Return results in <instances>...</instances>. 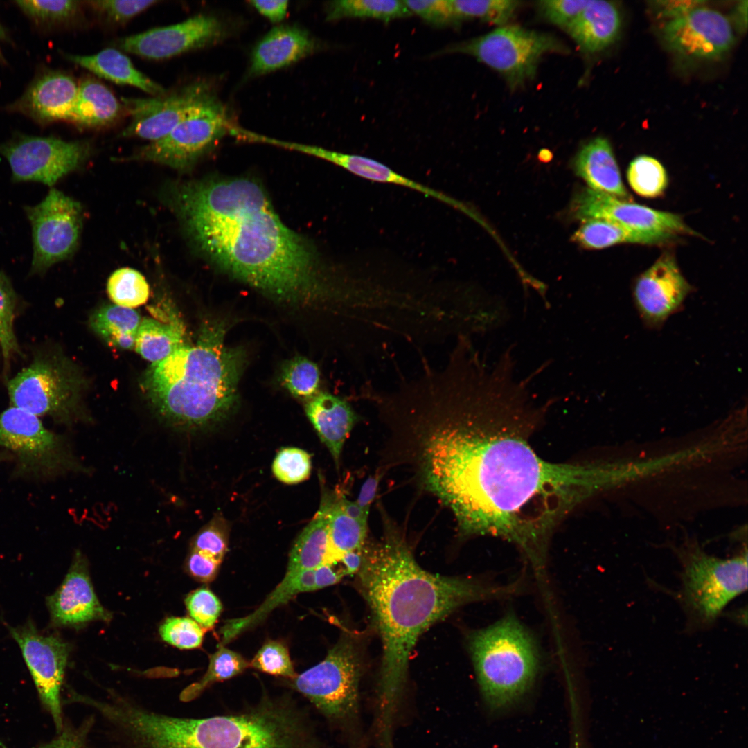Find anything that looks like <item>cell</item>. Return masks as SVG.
<instances>
[{
  "label": "cell",
  "instance_id": "cell-56",
  "mask_svg": "<svg viewBox=\"0 0 748 748\" xmlns=\"http://www.w3.org/2000/svg\"><path fill=\"white\" fill-rule=\"evenodd\" d=\"M381 477L382 475L378 473L368 477L362 484L357 499L355 501L368 516L371 505L376 497Z\"/></svg>",
  "mask_w": 748,
  "mask_h": 748
},
{
  "label": "cell",
  "instance_id": "cell-15",
  "mask_svg": "<svg viewBox=\"0 0 748 748\" xmlns=\"http://www.w3.org/2000/svg\"><path fill=\"white\" fill-rule=\"evenodd\" d=\"M5 625L19 645L39 699L60 733L64 727L60 692L70 644L55 634L40 632L30 618L17 627Z\"/></svg>",
  "mask_w": 748,
  "mask_h": 748
},
{
  "label": "cell",
  "instance_id": "cell-1",
  "mask_svg": "<svg viewBox=\"0 0 748 748\" xmlns=\"http://www.w3.org/2000/svg\"><path fill=\"white\" fill-rule=\"evenodd\" d=\"M504 363L452 364L421 387L411 420L428 438L422 452L427 488L453 512L464 535L514 544L544 565L555 527L578 506L611 488L608 463H555L528 438L554 398L535 405L530 377Z\"/></svg>",
  "mask_w": 748,
  "mask_h": 748
},
{
  "label": "cell",
  "instance_id": "cell-20",
  "mask_svg": "<svg viewBox=\"0 0 748 748\" xmlns=\"http://www.w3.org/2000/svg\"><path fill=\"white\" fill-rule=\"evenodd\" d=\"M222 35V26L217 18L199 14L176 24L126 37L118 44L130 53L162 60L213 44Z\"/></svg>",
  "mask_w": 748,
  "mask_h": 748
},
{
  "label": "cell",
  "instance_id": "cell-53",
  "mask_svg": "<svg viewBox=\"0 0 748 748\" xmlns=\"http://www.w3.org/2000/svg\"><path fill=\"white\" fill-rule=\"evenodd\" d=\"M90 722L87 720L77 728L63 727L55 738L39 748H88Z\"/></svg>",
  "mask_w": 748,
  "mask_h": 748
},
{
  "label": "cell",
  "instance_id": "cell-22",
  "mask_svg": "<svg viewBox=\"0 0 748 748\" xmlns=\"http://www.w3.org/2000/svg\"><path fill=\"white\" fill-rule=\"evenodd\" d=\"M78 90V86L69 75L46 72L37 78L9 107L43 125L70 120Z\"/></svg>",
  "mask_w": 748,
  "mask_h": 748
},
{
  "label": "cell",
  "instance_id": "cell-33",
  "mask_svg": "<svg viewBox=\"0 0 748 748\" xmlns=\"http://www.w3.org/2000/svg\"><path fill=\"white\" fill-rule=\"evenodd\" d=\"M182 323L172 317L169 321L144 318L140 323L134 348L152 363L161 361L186 343Z\"/></svg>",
  "mask_w": 748,
  "mask_h": 748
},
{
  "label": "cell",
  "instance_id": "cell-61",
  "mask_svg": "<svg viewBox=\"0 0 748 748\" xmlns=\"http://www.w3.org/2000/svg\"><path fill=\"white\" fill-rule=\"evenodd\" d=\"M4 37H5V33L3 31V28L0 25V42L2 40V39H3ZM1 58H2V54L1 53V49H0V60H1Z\"/></svg>",
  "mask_w": 748,
  "mask_h": 748
},
{
  "label": "cell",
  "instance_id": "cell-28",
  "mask_svg": "<svg viewBox=\"0 0 748 748\" xmlns=\"http://www.w3.org/2000/svg\"><path fill=\"white\" fill-rule=\"evenodd\" d=\"M72 62L117 84L137 87L154 96L166 89L137 70L128 57L114 48H106L91 55H68Z\"/></svg>",
  "mask_w": 748,
  "mask_h": 748
},
{
  "label": "cell",
  "instance_id": "cell-26",
  "mask_svg": "<svg viewBox=\"0 0 748 748\" xmlns=\"http://www.w3.org/2000/svg\"><path fill=\"white\" fill-rule=\"evenodd\" d=\"M573 169L590 189L631 202L613 149L605 138L597 137L582 145L573 160Z\"/></svg>",
  "mask_w": 748,
  "mask_h": 748
},
{
  "label": "cell",
  "instance_id": "cell-47",
  "mask_svg": "<svg viewBox=\"0 0 748 748\" xmlns=\"http://www.w3.org/2000/svg\"><path fill=\"white\" fill-rule=\"evenodd\" d=\"M185 603L190 616L204 630L214 627L222 610L219 598L206 587L190 593Z\"/></svg>",
  "mask_w": 748,
  "mask_h": 748
},
{
  "label": "cell",
  "instance_id": "cell-60",
  "mask_svg": "<svg viewBox=\"0 0 748 748\" xmlns=\"http://www.w3.org/2000/svg\"><path fill=\"white\" fill-rule=\"evenodd\" d=\"M747 1L740 2V4L736 6L735 10V21L737 22L740 30L745 29L747 27Z\"/></svg>",
  "mask_w": 748,
  "mask_h": 748
},
{
  "label": "cell",
  "instance_id": "cell-36",
  "mask_svg": "<svg viewBox=\"0 0 748 748\" xmlns=\"http://www.w3.org/2000/svg\"><path fill=\"white\" fill-rule=\"evenodd\" d=\"M326 19L342 18H373L385 22L412 15L404 1L395 0H339L327 6Z\"/></svg>",
  "mask_w": 748,
  "mask_h": 748
},
{
  "label": "cell",
  "instance_id": "cell-4",
  "mask_svg": "<svg viewBox=\"0 0 748 748\" xmlns=\"http://www.w3.org/2000/svg\"><path fill=\"white\" fill-rule=\"evenodd\" d=\"M224 334L222 323L205 324L195 344H186L146 371V395L170 424L203 427L222 420L233 408L245 354L227 346Z\"/></svg>",
  "mask_w": 748,
  "mask_h": 748
},
{
  "label": "cell",
  "instance_id": "cell-46",
  "mask_svg": "<svg viewBox=\"0 0 748 748\" xmlns=\"http://www.w3.org/2000/svg\"><path fill=\"white\" fill-rule=\"evenodd\" d=\"M203 628L187 617H170L159 627L161 639L180 649L199 648L204 637Z\"/></svg>",
  "mask_w": 748,
  "mask_h": 748
},
{
  "label": "cell",
  "instance_id": "cell-12",
  "mask_svg": "<svg viewBox=\"0 0 748 748\" xmlns=\"http://www.w3.org/2000/svg\"><path fill=\"white\" fill-rule=\"evenodd\" d=\"M233 124L213 95L162 139L141 148L132 159L187 170L224 136Z\"/></svg>",
  "mask_w": 748,
  "mask_h": 748
},
{
  "label": "cell",
  "instance_id": "cell-62",
  "mask_svg": "<svg viewBox=\"0 0 748 748\" xmlns=\"http://www.w3.org/2000/svg\"><path fill=\"white\" fill-rule=\"evenodd\" d=\"M8 455H6V454H0V462H1L2 461H3V460H5V459L6 460V459H8Z\"/></svg>",
  "mask_w": 748,
  "mask_h": 748
},
{
  "label": "cell",
  "instance_id": "cell-40",
  "mask_svg": "<svg viewBox=\"0 0 748 748\" xmlns=\"http://www.w3.org/2000/svg\"><path fill=\"white\" fill-rule=\"evenodd\" d=\"M17 296L10 278L0 271V348L4 368L8 366L11 357L20 354V348L14 331V319Z\"/></svg>",
  "mask_w": 748,
  "mask_h": 748
},
{
  "label": "cell",
  "instance_id": "cell-58",
  "mask_svg": "<svg viewBox=\"0 0 748 748\" xmlns=\"http://www.w3.org/2000/svg\"><path fill=\"white\" fill-rule=\"evenodd\" d=\"M339 560L341 561L344 566V573L352 574L358 572L362 562V554L360 550L348 551L344 553Z\"/></svg>",
  "mask_w": 748,
  "mask_h": 748
},
{
  "label": "cell",
  "instance_id": "cell-11",
  "mask_svg": "<svg viewBox=\"0 0 748 748\" xmlns=\"http://www.w3.org/2000/svg\"><path fill=\"white\" fill-rule=\"evenodd\" d=\"M361 665L354 643L341 637L325 659L291 680L292 686L333 719L356 709Z\"/></svg>",
  "mask_w": 748,
  "mask_h": 748
},
{
  "label": "cell",
  "instance_id": "cell-57",
  "mask_svg": "<svg viewBox=\"0 0 748 748\" xmlns=\"http://www.w3.org/2000/svg\"><path fill=\"white\" fill-rule=\"evenodd\" d=\"M345 575L343 570L337 571L332 563L325 562L314 569L316 590L327 587L339 582Z\"/></svg>",
  "mask_w": 748,
  "mask_h": 748
},
{
  "label": "cell",
  "instance_id": "cell-52",
  "mask_svg": "<svg viewBox=\"0 0 748 748\" xmlns=\"http://www.w3.org/2000/svg\"><path fill=\"white\" fill-rule=\"evenodd\" d=\"M221 562L194 549H192L186 562L189 574L195 579L204 582H211L216 577Z\"/></svg>",
  "mask_w": 748,
  "mask_h": 748
},
{
  "label": "cell",
  "instance_id": "cell-7",
  "mask_svg": "<svg viewBox=\"0 0 748 748\" xmlns=\"http://www.w3.org/2000/svg\"><path fill=\"white\" fill-rule=\"evenodd\" d=\"M680 598L688 615L700 625L713 623L726 605L747 588V554L719 558L688 542L679 549Z\"/></svg>",
  "mask_w": 748,
  "mask_h": 748
},
{
  "label": "cell",
  "instance_id": "cell-10",
  "mask_svg": "<svg viewBox=\"0 0 748 748\" xmlns=\"http://www.w3.org/2000/svg\"><path fill=\"white\" fill-rule=\"evenodd\" d=\"M0 447L12 454L17 476L44 480L78 467L64 438L15 406L0 413Z\"/></svg>",
  "mask_w": 748,
  "mask_h": 748
},
{
  "label": "cell",
  "instance_id": "cell-24",
  "mask_svg": "<svg viewBox=\"0 0 748 748\" xmlns=\"http://www.w3.org/2000/svg\"><path fill=\"white\" fill-rule=\"evenodd\" d=\"M305 413L338 467L344 444L359 416L347 400L327 392L310 399Z\"/></svg>",
  "mask_w": 748,
  "mask_h": 748
},
{
  "label": "cell",
  "instance_id": "cell-50",
  "mask_svg": "<svg viewBox=\"0 0 748 748\" xmlns=\"http://www.w3.org/2000/svg\"><path fill=\"white\" fill-rule=\"evenodd\" d=\"M404 2L412 14H416L433 26L443 27L460 22L449 0H409Z\"/></svg>",
  "mask_w": 748,
  "mask_h": 748
},
{
  "label": "cell",
  "instance_id": "cell-43",
  "mask_svg": "<svg viewBox=\"0 0 748 748\" xmlns=\"http://www.w3.org/2000/svg\"><path fill=\"white\" fill-rule=\"evenodd\" d=\"M311 467L310 454L296 447L281 449L272 464L274 476L280 481L287 484L298 483L308 479Z\"/></svg>",
  "mask_w": 748,
  "mask_h": 748
},
{
  "label": "cell",
  "instance_id": "cell-38",
  "mask_svg": "<svg viewBox=\"0 0 748 748\" xmlns=\"http://www.w3.org/2000/svg\"><path fill=\"white\" fill-rule=\"evenodd\" d=\"M627 179L636 194L647 198L659 197L668 183L664 166L657 159L648 155L638 156L630 162Z\"/></svg>",
  "mask_w": 748,
  "mask_h": 748
},
{
  "label": "cell",
  "instance_id": "cell-34",
  "mask_svg": "<svg viewBox=\"0 0 748 748\" xmlns=\"http://www.w3.org/2000/svg\"><path fill=\"white\" fill-rule=\"evenodd\" d=\"M141 320L133 309L117 305L103 306L90 319L95 332L107 343L121 349H132Z\"/></svg>",
  "mask_w": 748,
  "mask_h": 748
},
{
  "label": "cell",
  "instance_id": "cell-27",
  "mask_svg": "<svg viewBox=\"0 0 748 748\" xmlns=\"http://www.w3.org/2000/svg\"><path fill=\"white\" fill-rule=\"evenodd\" d=\"M621 26V14L613 2L590 0L565 30L581 51L595 53L605 49L616 40Z\"/></svg>",
  "mask_w": 748,
  "mask_h": 748
},
{
  "label": "cell",
  "instance_id": "cell-5",
  "mask_svg": "<svg viewBox=\"0 0 748 748\" xmlns=\"http://www.w3.org/2000/svg\"><path fill=\"white\" fill-rule=\"evenodd\" d=\"M127 733L132 748H305L306 744L299 720L273 706L199 719L139 707L128 718Z\"/></svg>",
  "mask_w": 748,
  "mask_h": 748
},
{
  "label": "cell",
  "instance_id": "cell-16",
  "mask_svg": "<svg viewBox=\"0 0 748 748\" xmlns=\"http://www.w3.org/2000/svg\"><path fill=\"white\" fill-rule=\"evenodd\" d=\"M570 211L572 216L582 222L605 220L634 231L674 238L677 235H697L677 214L621 200L589 188L576 192Z\"/></svg>",
  "mask_w": 748,
  "mask_h": 748
},
{
  "label": "cell",
  "instance_id": "cell-39",
  "mask_svg": "<svg viewBox=\"0 0 748 748\" xmlns=\"http://www.w3.org/2000/svg\"><path fill=\"white\" fill-rule=\"evenodd\" d=\"M107 290L115 304L130 309L145 303L150 295V287L145 277L129 267L114 271L107 280Z\"/></svg>",
  "mask_w": 748,
  "mask_h": 748
},
{
  "label": "cell",
  "instance_id": "cell-13",
  "mask_svg": "<svg viewBox=\"0 0 748 748\" xmlns=\"http://www.w3.org/2000/svg\"><path fill=\"white\" fill-rule=\"evenodd\" d=\"M32 228L33 253L30 274H44L75 251L82 226L80 204L51 188L37 205L24 207Z\"/></svg>",
  "mask_w": 748,
  "mask_h": 748
},
{
  "label": "cell",
  "instance_id": "cell-9",
  "mask_svg": "<svg viewBox=\"0 0 748 748\" xmlns=\"http://www.w3.org/2000/svg\"><path fill=\"white\" fill-rule=\"evenodd\" d=\"M566 51L562 44L548 34L517 26H505L449 46L439 53L472 55L501 74L510 87L515 89L534 77L544 55Z\"/></svg>",
  "mask_w": 748,
  "mask_h": 748
},
{
  "label": "cell",
  "instance_id": "cell-6",
  "mask_svg": "<svg viewBox=\"0 0 748 748\" xmlns=\"http://www.w3.org/2000/svg\"><path fill=\"white\" fill-rule=\"evenodd\" d=\"M467 645L483 699L499 712L520 701L533 687L540 653L531 632L513 614L470 634Z\"/></svg>",
  "mask_w": 748,
  "mask_h": 748
},
{
  "label": "cell",
  "instance_id": "cell-3",
  "mask_svg": "<svg viewBox=\"0 0 748 748\" xmlns=\"http://www.w3.org/2000/svg\"><path fill=\"white\" fill-rule=\"evenodd\" d=\"M358 576L382 643L380 694L383 727H389L410 653L420 635L463 605L504 598L518 588L516 584L499 586L431 573L418 564L404 540L393 531H388L382 542L362 555Z\"/></svg>",
  "mask_w": 748,
  "mask_h": 748
},
{
  "label": "cell",
  "instance_id": "cell-29",
  "mask_svg": "<svg viewBox=\"0 0 748 748\" xmlns=\"http://www.w3.org/2000/svg\"><path fill=\"white\" fill-rule=\"evenodd\" d=\"M330 498L323 499L318 512L296 540L290 553L287 572L313 570L327 562L329 552Z\"/></svg>",
  "mask_w": 748,
  "mask_h": 748
},
{
  "label": "cell",
  "instance_id": "cell-55",
  "mask_svg": "<svg viewBox=\"0 0 748 748\" xmlns=\"http://www.w3.org/2000/svg\"><path fill=\"white\" fill-rule=\"evenodd\" d=\"M249 3L262 16L272 22L282 21L287 12V1H250Z\"/></svg>",
  "mask_w": 748,
  "mask_h": 748
},
{
  "label": "cell",
  "instance_id": "cell-51",
  "mask_svg": "<svg viewBox=\"0 0 748 748\" xmlns=\"http://www.w3.org/2000/svg\"><path fill=\"white\" fill-rule=\"evenodd\" d=\"M589 2L590 0H546L537 3L539 10L547 21L565 30Z\"/></svg>",
  "mask_w": 748,
  "mask_h": 748
},
{
  "label": "cell",
  "instance_id": "cell-37",
  "mask_svg": "<svg viewBox=\"0 0 748 748\" xmlns=\"http://www.w3.org/2000/svg\"><path fill=\"white\" fill-rule=\"evenodd\" d=\"M249 663L240 654L221 645L210 657L206 673L181 693L183 700H191L215 682H222L242 673Z\"/></svg>",
  "mask_w": 748,
  "mask_h": 748
},
{
  "label": "cell",
  "instance_id": "cell-59",
  "mask_svg": "<svg viewBox=\"0 0 748 748\" xmlns=\"http://www.w3.org/2000/svg\"><path fill=\"white\" fill-rule=\"evenodd\" d=\"M341 510L348 517L359 522L367 524L368 515L362 510L357 502L341 498L338 500Z\"/></svg>",
  "mask_w": 748,
  "mask_h": 748
},
{
  "label": "cell",
  "instance_id": "cell-49",
  "mask_svg": "<svg viewBox=\"0 0 748 748\" xmlns=\"http://www.w3.org/2000/svg\"><path fill=\"white\" fill-rule=\"evenodd\" d=\"M226 526L215 519L203 528L195 537L192 549L200 551L221 562L227 551Z\"/></svg>",
  "mask_w": 748,
  "mask_h": 748
},
{
  "label": "cell",
  "instance_id": "cell-21",
  "mask_svg": "<svg viewBox=\"0 0 748 748\" xmlns=\"http://www.w3.org/2000/svg\"><path fill=\"white\" fill-rule=\"evenodd\" d=\"M46 604L53 627H78L90 621L111 619L95 594L87 562L80 551L75 553L62 584L46 598Z\"/></svg>",
  "mask_w": 748,
  "mask_h": 748
},
{
  "label": "cell",
  "instance_id": "cell-44",
  "mask_svg": "<svg viewBox=\"0 0 748 748\" xmlns=\"http://www.w3.org/2000/svg\"><path fill=\"white\" fill-rule=\"evenodd\" d=\"M16 4L37 22L56 24L71 20L80 10L78 1H17Z\"/></svg>",
  "mask_w": 748,
  "mask_h": 748
},
{
  "label": "cell",
  "instance_id": "cell-18",
  "mask_svg": "<svg viewBox=\"0 0 748 748\" xmlns=\"http://www.w3.org/2000/svg\"><path fill=\"white\" fill-rule=\"evenodd\" d=\"M693 290L674 256L664 253L636 278L632 299L644 326L659 330L671 316L682 310Z\"/></svg>",
  "mask_w": 748,
  "mask_h": 748
},
{
  "label": "cell",
  "instance_id": "cell-25",
  "mask_svg": "<svg viewBox=\"0 0 748 748\" xmlns=\"http://www.w3.org/2000/svg\"><path fill=\"white\" fill-rule=\"evenodd\" d=\"M296 151L310 154L340 166L350 172L366 179L380 183L392 184L422 193L455 208H462L459 202L434 188L416 182L397 173L386 165L373 159L357 154L342 153L322 147L299 143Z\"/></svg>",
  "mask_w": 748,
  "mask_h": 748
},
{
  "label": "cell",
  "instance_id": "cell-35",
  "mask_svg": "<svg viewBox=\"0 0 748 748\" xmlns=\"http://www.w3.org/2000/svg\"><path fill=\"white\" fill-rule=\"evenodd\" d=\"M329 552L327 562L332 563L348 551L362 548L366 535L367 524L346 515L339 501H331L328 513Z\"/></svg>",
  "mask_w": 748,
  "mask_h": 748
},
{
  "label": "cell",
  "instance_id": "cell-31",
  "mask_svg": "<svg viewBox=\"0 0 748 748\" xmlns=\"http://www.w3.org/2000/svg\"><path fill=\"white\" fill-rule=\"evenodd\" d=\"M120 110V103L107 87L96 80L87 78L78 86L69 121L84 127H105L116 120Z\"/></svg>",
  "mask_w": 748,
  "mask_h": 748
},
{
  "label": "cell",
  "instance_id": "cell-48",
  "mask_svg": "<svg viewBox=\"0 0 748 748\" xmlns=\"http://www.w3.org/2000/svg\"><path fill=\"white\" fill-rule=\"evenodd\" d=\"M158 2L157 0H98L87 3L109 21L121 24Z\"/></svg>",
  "mask_w": 748,
  "mask_h": 748
},
{
  "label": "cell",
  "instance_id": "cell-17",
  "mask_svg": "<svg viewBox=\"0 0 748 748\" xmlns=\"http://www.w3.org/2000/svg\"><path fill=\"white\" fill-rule=\"evenodd\" d=\"M213 96L206 84L196 83L152 98H123L131 120L121 135L159 140Z\"/></svg>",
  "mask_w": 748,
  "mask_h": 748
},
{
  "label": "cell",
  "instance_id": "cell-30",
  "mask_svg": "<svg viewBox=\"0 0 748 748\" xmlns=\"http://www.w3.org/2000/svg\"><path fill=\"white\" fill-rule=\"evenodd\" d=\"M314 590V569L298 573L286 572L283 580L256 610L245 617L226 622L221 630V645H224L241 632L260 623L273 609L285 604L297 594Z\"/></svg>",
  "mask_w": 748,
  "mask_h": 748
},
{
  "label": "cell",
  "instance_id": "cell-41",
  "mask_svg": "<svg viewBox=\"0 0 748 748\" xmlns=\"http://www.w3.org/2000/svg\"><path fill=\"white\" fill-rule=\"evenodd\" d=\"M452 10L459 21L466 19H479L483 21L501 25L510 20L520 2L512 0H449Z\"/></svg>",
  "mask_w": 748,
  "mask_h": 748
},
{
  "label": "cell",
  "instance_id": "cell-45",
  "mask_svg": "<svg viewBox=\"0 0 748 748\" xmlns=\"http://www.w3.org/2000/svg\"><path fill=\"white\" fill-rule=\"evenodd\" d=\"M251 666L262 672L292 679L297 676L287 648L281 642L269 641L258 651L251 661Z\"/></svg>",
  "mask_w": 748,
  "mask_h": 748
},
{
  "label": "cell",
  "instance_id": "cell-54",
  "mask_svg": "<svg viewBox=\"0 0 748 748\" xmlns=\"http://www.w3.org/2000/svg\"><path fill=\"white\" fill-rule=\"evenodd\" d=\"M704 3L700 1H657L654 7L661 16L671 20L684 15Z\"/></svg>",
  "mask_w": 748,
  "mask_h": 748
},
{
  "label": "cell",
  "instance_id": "cell-2",
  "mask_svg": "<svg viewBox=\"0 0 748 748\" xmlns=\"http://www.w3.org/2000/svg\"><path fill=\"white\" fill-rule=\"evenodd\" d=\"M172 204L202 255L223 271L278 300L332 310L344 276L287 228L265 189L248 177H213L177 188Z\"/></svg>",
  "mask_w": 748,
  "mask_h": 748
},
{
  "label": "cell",
  "instance_id": "cell-42",
  "mask_svg": "<svg viewBox=\"0 0 748 748\" xmlns=\"http://www.w3.org/2000/svg\"><path fill=\"white\" fill-rule=\"evenodd\" d=\"M281 381L294 396L311 399L319 393L320 371L314 362L304 357H296L283 366Z\"/></svg>",
  "mask_w": 748,
  "mask_h": 748
},
{
  "label": "cell",
  "instance_id": "cell-23",
  "mask_svg": "<svg viewBox=\"0 0 748 748\" xmlns=\"http://www.w3.org/2000/svg\"><path fill=\"white\" fill-rule=\"evenodd\" d=\"M315 44L302 28L289 25L276 26L255 46L249 73L260 75L288 66L312 53Z\"/></svg>",
  "mask_w": 748,
  "mask_h": 748
},
{
  "label": "cell",
  "instance_id": "cell-8",
  "mask_svg": "<svg viewBox=\"0 0 748 748\" xmlns=\"http://www.w3.org/2000/svg\"><path fill=\"white\" fill-rule=\"evenodd\" d=\"M81 385L74 365L60 351L44 348L6 383L12 406L66 424L75 417Z\"/></svg>",
  "mask_w": 748,
  "mask_h": 748
},
{
  "label": "cell",
  "instance_id": "cell-14",
  "mask_svg": "<svg viewBox=\"0 0 748 748\" xmlns=\"http://www.w3.org/2000/svg\"><path fill=\"white\" fill-rule=\"evenodd\" d=\"M90 150L87 141L55 137L21 135L0 144L14 182L35 181L48 186L80 166Z\"/></svg>",
  "mask_w": 748,
  "mask_h": 748
},
{
  "label": "cell",
  "instance_id": "cell-19",
  "mask_svg": "<svg viewBox=\"0 0 748 748\" xmlns=\"http://www.w3.org/2000/svg\"><path fill=\"white\" fill-rule=\"evenodd\" d=\"M662 34L672 51L698 60L720 58L729 51L734 42L733 28L728 18L702 6L668 20Z\"/></svg>",
  "mask_w": 748,
  "mask_h": 748
},
{
  "label": "cell",
  "instance_id": "cell-32",
  "mask_svg": "<svg viewBox=\"0 0 748 748\" xmlns=\"http://www.w3.org/2000/svg\"><path fill=\"white\" fill-rule=\"evenodd\" d=\"M673 238L634 231L605 220L582 222L572 235V240L588 249H601L620 244L660 245Z\"/></svg>",
  "mask_w": 748,
  "mask_h": 748
}]
</instances>
